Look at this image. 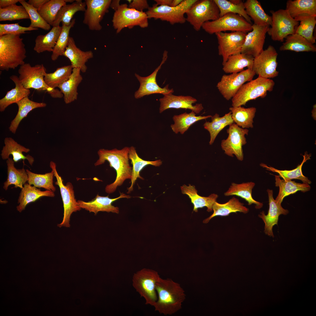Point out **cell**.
<instances>
[{"label":"cell","mask_w":316,"mask_h":316,"mask_svg":"<svg viewBox=\"0 0 316 316\" xmlns=\"http://www.w3.org/2000/svg\"><path fill=\"white\" fill-rule=\"evenodd\" d=\"M129 148L130 147H126L121 150L101 149L97 152L99 159L94 164L95 166L102 165L107 161L110 166L116 172L115 181L105 187V191L108 194L114 192L117 187L121 186L126 180L131 179L132 167L129 163Z\"/></svg>","instance_id":"cell-1"},{"label":"cell","mask_w":316,"mask_h":316,"mask_svg":"<svg viewBox=\"0 0 316 316\" xmlns=\"http://www.w3.org/2000/svg\"><path fill=\"white\" fill-rule=\"evenodd\" d=\"M157 299L155 310L164 315H172L182 308L186 298L185 291L180 284L170 278L161 277L156 284Z\"/></svg>","instance_id":"cell-2"},{"label":"cell","mask_w":316,"mask_h":316,"mask_svg":"<svg viewBox=\"0 0 316 316\" xmlns=\"http://www.w3.org/2000/svg\"><path fill=\"white\" fill-rule=\"evenodd\" d=\"M20 35L0 36V70L15 69L25 62L26 50Z\"/></svg>","instance_id":"cell-3"},{"label":"cell","mask_w":316,"mask_h":316,"mask_svg":"<svg viewBox=\"0 0 316 316\" xmlns=\"http://www.w3.org/2000/svg\"><path fill=\"white\" fill-rule=\"evenodd\" d=\"M46 71V68L42 64L32 66L29 63H25L20 66L18 69V78L26 89L45 91L53 98L63 97V95L60 90L51 88L46 84L44 79Z\"/></svg>","instance_id":"cell-4"},{"label":"cell","mask_w":316,"mask_h":316,"mask_svg":"<svg viewBox=\"0 0 316 316\" xmlns=\"http://www.w3.org/2000/svg\"><path fill=\"white\" fill-rule=\"evenodd\" d=\"M274 85L272 80L258 76L242 86L231 99L232 107L245 105L250 100L265 97L267 91H272Z\"/></svg>","instance_id":"cell-5"},{"label":"cell","mask_w":316,"mask_h":316,"mask_svg":"<svg viewBox=\"0 0 316 316\" xmlns=\"http://www.w3.org/2000/svg\"><path fill=\"white\" fill-rule=\"evenodd\" d=\"M160 277L158 272L144 268L134 273L132 278L133 288L145 299L146 305L154 306L157 299L156 284Z\"/></svg>","instance_id":"cell-6"},{"label":"cell","mask_w":316,"mask_h":316,"mask_svg":"<svg viewBox=\"0 0 316 316\" xmlns=\"http://www.w3.org/2000/svg\"><path fill=\"white\" fill-rule=\"evenodd\" d=\"M186 14V21L197 31L205 22L220 17L219 9L214 0H197Z\"/></svg>","instance_id":"cell-7"},{"label":"cell","mask_w":316,"mask_h":316,"mask_svg":"<svg viewBox=\"0 0 316 316\" xmlns=\"http://www.w3.org/2000/svg\"><path fill=\"white\" fill-rule=\"evenodd\" d=\"M252 24L248 22L241 16L229 13L215 20L205 22L202 28L210 35L227 31L247 33L252 30Z\"/></svg>","instance_id":"cell-8"},{"label":"cell","mask_w":316,"mask_h":316,"mask_svg":"<svg viewBox=\"0 0 316 316\" xmlns=\"http://www.w3.org/2000/svg\"><path fill=\"white\" fill-rule=\"evenodd\" d=\"M197 0H183L178 6H158L155 4L146 12L148 19H160L171 24H183L186 21L185 15Z\"/></svg>","instance_id":"cell-9"},{"label":"cell","mask_w":316,"mask_h":316,"mask_svg":"<svg viewBox=\"0 0 316 316\" xmlns=\"http://www.w3.org/2000/svg\"><path fill=\"white\" fill-rule=\"evenodd\" d=\"M148 18L146 12L140 11L128 7L126 4L120 5L115 11L112 19L113 26L117 33L124 28H133L135 26L147 27Z\"/></svg>","instance_id":"cell-10"},{"label":"cell","mask_w":316,"mask_h":316,"mask_svg":"<svg viewBox=\"0 0 316 316\" xmlns=\"http://www.w3.org/2000/svg\"><path fill=\"white\" fill-rule=\"evenodd\" d=\"M50 167L54 172L56 181L55 184L59 187L63 204V216L62 222L57 225L61 227H70V217L74 212L79 211L81 208L79 206L75 198L73 186L71 182H67L66 185L63 183V180L58 174L56 169V164L53 161L50 163Z\"/></svg>","instance_id":"cell-11"},{"label":"cell","mask_w":316,"mask_h":316,"mask_svg":"<svg viewBox=\"0 0 316 316\" xmlns=\"http://www.w3.org/2000/svg\"><path fill=\"white\" fill-rule=\"evenodd\" d=\"M270 12L272 23L267 33L273 40L283 42L287 36L295 33L299 22L291 17L286 10L280 9Z\"/></svg>","instance_id":"cell-12"},{"label":"cell","mask_w":316,"mask_h":316,"mask_svg":"<svg viewBox=\"0 0 316 316\" xmlns=\"http://www.w3.org/2000/svg\"><path fill=\"white\" fill-rule=\"evenodd\" d=\"M226 131L228 136L226 139L222 140V149L228 156L233 157L235 155L238 160L243 161L244 156L242 147L247 143L245 136L248 135V130L241 128L233 123L229 125Z\"/></svg>","instance_id":"cell-13"},{"label":"cell","mask_w":316,"mask_h":316,"mask_svg":"<svg viewBox=\"0 0 316 316\" xmlns=\"http://www.w3.org/2000/svg\"><path fill=\"white\" fill-rule=\"evenodd\" d=\"M255 74L252 69L248 68L239 73L224 75L217 87L223 97L229 100L246 82L252 80Z\"/></svg>","instance_id":"cell-14"},{"label":"cell","mask_w":316,"mask_h":316,"mask_svg":"<svg viewBox=\"0 0 316 316\" xmlns=\"http://www.w3.org/2000/svg\"><path fill=\"white\" fill-rule=\"evenodd\" d=\"M246 34L240 31L215 34L218 44V54L222 57L223 65L229 56L241 53Z\"/></svg>","instance_id":"cell-15"},{"label":"cell","mask_w":316,"mask_h":316,"mask_svg":"<svg viewBox=\"0 0 316 316\" xmlns=\"http://www.w3.org/2000/svg\"><path fill=\"white\" fill-rule=\"evenodd\" d=\"M278 53L272 45H269L254 58L252 69L255 74L264 78L270 79L277 76Z\"/></svg>","instance_id":"cell-16"},{"label":"cell","mask_w":316,"mask_h":316,"mask_svg":"<svg viewBox=\"0 0 316 316\" xmlns=\"http://www.w3.org/2000/svg\"><path fill=\"white\" fill-rule=\"evenodd\" d=\"M168 52L165 50L163 54L162 59L160 65L153 72L148 76L143 77L135 73V75L140 82V87L135 93L136 99L141 98L145 95L153 94H161L164 95L172 94L174 90L173 88L170 89L169 85H166L163 88L160 87L157 84L156 78L157 73L162 65L166 61L168 58Z\"/></svg>","instance_id":"cell-17"},{"label":"cell","mask_w":316,"mask_h":316,"mask_svg":"<svg viewBox=\"0 0 316 316\" xmlns=\"http://www.w3.org/2000/svg\"><path fill=\"white\" fill-rule=\"evenodd\" d=\"M84 24L91 30L99 31L102 28L100 22L109 11L111 0H85Z\"/></svg>","instance_id":"cell-18"},{"label":"cell","mask_w":316,"mask_h":316,"mask_svg":"<svg viewBox=\"0 0 316 316\" xmlns=\"http://www.w3.org/2000/svg\"><path fill=\"white\" fill-rule=\"evenodd\" d=\"M269 27L252 24V30L246 34L241 53L254 58L258 56L264 50L266 35Z\"/></svg>","instance_id":"cell-19"},{"label":"cell","mask_w":316,"mask_h":316,"mask_svg":"<svg viewBox=\"0 0 316 316\" xmlns=\"http://www.w3.org/2000/svg\"><path fill=\"white\" fill-rule=\"evenodd\" d=\"M160 98L159 112L162 113L165 110L170 108L188 109L193 111L196 114L200 113L203 109L202 104H193L197 101L195 98L191 96H176L172 94L164 95Z\"/></svg>","instance_id":"cell-20"},{"label":"cell","mask_w":316,"mask_h":316,"mask_svg":"<svg viewBox=\"0 0 316 316\" xmlns=\"http://www.w3.org/2000/svg\"><path fill=\"white\" fill-rule=\"evenodd\" d=\"M130 197V195L123 193H121L118 197L114 198H109V195L102 196L97 194L95 197L90 201L86 202L79 200L77 201L79 206L81 208L84 209L90 212H93L95 215L100 211L118 214L119 212V208L113 205L112 203L121 198L128 199Z\"/></svg>","instance_id":"cell-21"},{"label":"cell","mask_w":316,"mask_h":316,"mask_svg":"<svg viewBox=\"0 0 316 316\" xmlns=\"http://www.w3.org/2000/svg\"><path fill=\"white\" fill-rule=\"evenodd\" d=\"M267 192L268 197L269 208L267 215H265L264 212L262 211L258 215V217L261 218L265 223L264 232L268 235L274 237L272 231V228L275 224H278L279 216L281 214L286 215L288 212V211L283 208L274 199L273 196V191L272 190L267 189Z\"/></svg>","instance_id":"cell-22"},{"label":"cell","mask_w":316,"mask_h":316,"mask_svg":"<svg viewBox=\"0 0 316 316\" xmlns=\"http://www.w3.org/2000/svg\"><path fill=\"white\" fill-rule=\"evenodd\" d=\"M63 56L69 59L73 68H79L81 72L85 73L87 69L86 63L89 59L93 58V53L91 50L84 51L81 50L76 45L73 38L70 36Z\"/></svg>","instance_id":"cell-23"},{"label":"cell","mask_w":316,"mask_h":316,"mask_svg":"<svg viewBox=\"0 0 316 316\" xmlns=\"http://www.w3.org/2000/svg\"><path fill=\"white\" fill-rule=\"evenodd\" d=\"M285 9L291 17L299 22L310 17L316 16V0H288Z\"/></svg>","instance_id":"cell-24"},{"label":"cell","mask_w":316,"mask_h":316,"mask_svg":"<svg viewBox=\"0 0 316 316\" xmlns=\"http://www.w3.org/2000/svg\"><path fill=\"white\" fill-rule=\"evenodd\" d=\"M4 146L1 151V155L3 160L7 159L10 155L13 156V159L15 162H17L22 160L23 161L27 159L29 164L32 165L34 158L28 154L25 156L23 153H28L30 150L18 144L11 137H6L4 140Z\"/></svg>","instance_id":"cell-25"},{"label":"cell","mask_w":316,"mask_h":316,"mask_svg":"<svg viewBox=\"0 0 316 316\" xmlns=\"http://www.w3.org/2000/svg\"><path fill=\"white\" fill-rule=\"evenodd\" d=\"M55 196L52 191L47 190L42 191L40 189L26 183L21 189L18 200V203L19 205L16 207L17 209L20 212L25 209L28 204L35 202L41 197H53Z\"/></svg>","instance_id":"cell-26"},{"label":"cell","mask_w":316,"mask_h":316,"mask_svg":"<svg viewBox=\"0 0 316 316\" xmlns=\"http://www.w3.org/2000/svg\"><path fill=\"white\" fill-rule=\"evenodd\" d=\"M182 193L187 195L190 199L193 205L194 211L197 212L198 209L206 207L208 212L212 211V206L218 197L217 194L213 193L208 197H203L197 193L195 186L189 184L188 186L184 185L181 187Z\"/></svg>","instance_id":"cell-27"},{"label":"cell","mask_w":316,"mask_h":316,"mask_svg":"<svg viewBox=\"0 0 316 316\" xmlns=\"http://www.w3.org/2000/svg\"><path fill=\"white\" fill-rule=\"evenodd\" d=\"M128 157L129 159L131 160L133 167L130 179L131 184L130 186L127 188V194L130 193L133 191L134 185L138 178L142 180L144 179L140 175V172L143 168L149 165L159 166L162 164V161L160 159L150 161L142 159L138 155L135 148L133 146L130 147Z\"/></svg>","instance_id":"cell-28"},{"label":"cell","mask_w":316,"mask_h":316,"mask_svg":"<svg viewBox=\"0 0 316 316\" xmlns=\"http://www.w3.org/2000/svg\"><path fill=\"white\" fill-rule=\"evenodd\" d=\"M213 211L212 214L203 221L204 223H207L213 218L217 216H226L232 213L238 212L246 214L249 211L248 208L244 205L239 200L233 197L226 203L220 204L215 202L212 207Z\"/></svg>","instance_id":"cell-29"},{"label":"cell","mask_w":316,"mask_h":316,"mask_svg":"<svg viewBox=\"0 0 316 316\" xmlns=\"http://www.w3.org/2000/svg\"><path fill=\"white\" fill-rule=\"evenodd\" d=\"M81 72L79 68H73L68 79L58 87L63 95L64 101L66 104L77 99L78 87L83 80Z\"/></svg>","instance_id":"cell-30"},{"label":"cell","mask_w":316,"mask_h":316,"mask_svg":"<svg viewBox=\"0 0 316 316\" xmlns=\"http://www.w3.org/2000/svg\"><path fill=\"white\" fill-rule=\"evenodd\" d=\"M10 78L14 82L15 87L7 92L5 96L0 99V111H5L9 105L16 103L24 98L28 97L30 93L29 89L23 86L17 76L13 75Z\"/></svg>","instance_id":"cell-31"},{"label":"cell","mask_w":316,"mask_h":316,"mask_svg":"<svg viewBox=\"0 0 316 316\" xmlns=\"http://www.w3.org/2000/svg\"><path fill=\"white\" fill-rule=\"evenodd\" d=\"M275 186L279 188L278 195L275 200L279 204H281L284 198L286 196L293 194L298 191L306 192L311 188L308 184L298 183L291 180L281 179L279 175H275Z\"/></svg>","instance_id":"cell-32"},{"label":"cell","mask_w":316,"mask_h":316,"mask_svg":"<svg viewBox=\"0 0 316 316\" xmlns=\"http://www.w3.org/2000/svg\"><path fill=\"white\" fill-rule=\"evenodd\" d=\"M246 12L254 22L259 26H271L272 17L267 14L259 1L257 0H247L244 3Z\"/></svg>","instance_id":"cell-33"},{"label":"cell","mask_w":316,"mask_h":316,"mask_svg":"<svg viewBox=\"0 0 316 316\" xmlns=\"http://www.w3.org/2000/svg\"><path fill=\"white\" fill-rule=\"evenodd\" d=\"M86 7L85 1L83 2L81 0H76L71 4H66L59 11L52 26L53 27L60 26L61 23L62 25H69L74 14L78 11L85 12Z\"/></svg>","instance_id":"cell-34"},{"label":"cell","mask_w":316,"mask_h":316,"mask_svg":"<svg viewBox=\"0 0 316 316\" xmlns=\"http://www.w3.org/2000/svg\"><path fill=\"white\" fill-rule=\"evenodd\" d=\"M255 185V183L252 182L240 184L233 183L224 195L226 196L236 195L239 197L246 201L249 205L254 204L256 209H260L262 207L263 203L256 201L252 196V189Z\"/></svg>","instance_id":"cell-35"},{"label":"cell","mask_w":316,"mask_h":316,"mask_svg":"<svg viewBox=\"0 0 316 316\" xmlns=\"http://www.w3.org/2000/svg\"><path fill=\"white\" fill-rule=\"evenodd\" d=\"M18 111L15 118L11 122L9 129L12 133L15 134L21 121L33 109L38 108L46 107L44 102H37L30 100L27 97L17 102Z\"/></svg>","instance_id":"cell-36"},{"label":"cell","mask_w":316,"mask_h":316,"mask_svg":"<svg viewBox=\"0 0 316 316\" xmlns=\"http://www.w3.org/2000/svg\"><path fill=\"white\" fill-rule=\"evenodd\" d=\"M6 162L8 176L6 180L4 183L3 188L6 190L9 186L13 185L14 188L22 189L28 181L26 170L24 168L16 169L14 166L15 162L11 158L7 159Z\"/></svg>","instance_id":"cell-37"},{"label":"cell","mask_w":316,"mask_h":316,"mask_svg":"<svg viewBox=\"0 0 316 316\" xmlns=\"http://www.w3.org/2000/svg\"><path fill=\"white\" fill-rule=\"evenodd\" d=\"M61 30L62 26H53L47 33L37 36L35 40L34 50L38 53L45 51L52 52Z\"/></svg>","instance_id":"cell-38"},{"label":"cell","mask_w":316,"mask_h":316,"mask_svg":"<svg viewBox=\"0 0 316 316\" xmlns=\"http://www.w3.org/2000/svg\"><path fill=\"white\" fill-rule=\"evenodd\" d=\"M254 58L241 53L231 55L223 65V70L226 73H232L240 72L246 67L252 69Z\"/></svg>","instance_id":"cell-39"},{"label":"cell","mask_w":316,"mask_h":316,"mask_svg":"<svg viewBox=\"0 0 316 316\" xmlns=\"http://www.w3.org/2000/svg\"><path fill=\"white\" fill-rule=\"evenodd\" d=\"M285 42L279 47V50L296 52L316 51L315 46L301 36L295 33L287 36Z\"/></svg>","instance_id":"cell-40"},{"label":"cell","mask_w":316,"mask_h":316,"mask_svg":"<svg viewBox=\"0 0 316 316\" xmlns=\"http://www.w3.org/2000/svg\"><path fill=\"white\" fill-rule=\"evenodd\" d=\"M211 118V122L206 121L203 124L204 128L210 134V145L214 143L217 136L222 129L234 123L230 111L222 117H220L218 114L216 113L212 116Z\"/></svg>","instance_id":"cell-41"},{"label":"cell","mask_w":316,"mask_h":316,"mask_svg":"<svg viewBox=\"0 0 316 316\" xmlns=\"http://www.w3.org/2000/svg\"><path fill=\"white\" fill-rule=\"evenodd\" d=\"M212 116L211 115L196 116V114L193 111L189 113L185 112L173 116L174 123L171 125V127L175 133H180L183 134L191 125L196 122L211 118Z\"/></svg>","instance_id":"cell-42"},{"label":"cell","mask_w":316,"mask_h":316,"mask_svg":"<svg viewBox=\"0 0 316 316\" xmlns=\"http://www.w3.org/2000/svg\"><path fill=\"white\" fill-rule=\"evenodd\" d=\"M229 110L234 122L239 127L243 129L253 127V120L256 111L255 107H232L229 108Z\"/></svg>","instance_id":"cell-43"},{"label":"cell","mask_w":316,"mask_h":316,"mask_svg":"<svg viewBox=\"0 0 316 316\" xmlns=\"http://www.w3.org/2000/svg\"><path fill=\"white\" fill-rule=\"evenodd\" d=\"M303 158L301 163L295 169L290 170H281L277 169L273 167L269 166L263 163H261V166L265 168L268 170L276 172L279 174V176L285 180H291L292 179H298L301 180L303 183L310 184L311 181L308 177L305 176L303 174L302 168L304 163L307 160L310 159L311 154H308L305 152L303 155Z\"/></svg>","instance_id":"cell-44"},{"label":"cell","mask_w":316,"mask_h":316,"mask_svg":"<svg viewBox=\"0 0 316 316\" xmlns=\"http://www.w3.org/2000/svg\"><path fill=\"white\" fill-rule=\"evenodd\" d=\"M26 171L28 176V182L29 185L54 192L56 191V188L53 184L54 172L53 170L44 174H36L28 169H26Z\"/></svg>","instance_id":"cell-45"},{"label":"cell","mask_w":316,"mask_h":316,"mask_svg":"<svg viewBox=\"0 0 316 316\" xmlns=\"http://www.w3.org/2000/svg\"><path fill=\"white\" fill-rule=\"evenodd\" d=\"M71 65L58 68L52 73L45 74L44 79L46 84L49 87L55 89L67 80L72 72Z\"/></svg>","instance_id":"cell-46"},{"label":"cell","mask_w":316,"mask_h":316,"mask_svg":"<svg viewBox=\"0 0 316 316\" xmlns=\"http://www.w3.org/2000/svg\"><path fill=\"white\" fill-rule=\"evenodd\" d=\"M214 0L219 9L220 17L227 13L236 14L241 16L248 22L252 24L251 19L246 12L243 1L238 4H235L227 0Z\"/></svg>","instance_id":"cell-47"},{"label":"cell","mask_w":316,"mask_h":316,"mask_svg":"<svg viewBox=\"0 0 316 316\" xmlns=\"http://www.w3.org/2000/svg\"><path fill=\"white\" fill-rule=\"evenodd\" d=\"M66 4L64 0H49L37 11L43 19L52 26L59 11Z\"/></svg>","instance_id":"cell-48"},{"label":"cell","mask_w":316,"mask_h":316,"mask_svg":"<svg viewBox=\"0 0 316 316\" xmlns=\"http://www.w3.org/2000/svg\"><path fill=\"white\" fill-rule=\"evenodd\" d=\"M75 23V19H73L69 25H62L61 34L52 51L51 55L52 60L55 61L59 56H63L68 44L70 31L74 26Z\"/></svg>","instance_id":"cell-49"},{"label":"cell","mask_w":316,"mask_h":316,"mask_svg":"<svg viewBox=\"0 0 316 316\" xmlns=\"http://www.w3.org/2000/svg\"><path fill=\"white\" fill-rule=\"evenodd\" d=\"M30 19L26 10L22 5L14 4L0 8V21H13Z\"/></svg>","instance_id":"cell-50"},{"label":"cell","mask_w":316,"mask_h":316,"mask_svg":"<svg viewBox=\"0 0 316 316\" xmlns=\"http://www.w3.org/2000/svg\"><path fill=\"white\" fill-rule=\"evenodd\" d=\"M316 16H312L300 20L295 32L313 44L316 42V38L313 35L316 24Z\"/></svg>","instance_id":"cell-51"},{"label":"cell","mask_w":316,"mask_h":316,"mask_svg":"<svg viewBox=\"0 0 316 316\" xmlns=\"http://www.w3.org/2000/svg\"><path fill=\"white\" fill-rule=\"evenodd\" d=\"M19 2L23 6L27 12L30 20L29 27L40 28L45 30H49L51 25L48 23L38 12L37 9L29 4L25 0H20Z\"/></svg>","instance_id":"cell-52"},{"label":"cell","mask_w":316,"mask_h":316,"mask_svg":"<svg viewBox=\"0 0 316 316\" xmlns=\"http://www.w3.org/2000/svg\"><path fill=\"white\" fill-rule=\"evenodd\" d=\"M38 28L20 25L19 23L0 24V36L5 35H20L26 31L37 30Z\"/></svg>","instance_id":"cell-53"},{"label":"cell","mask_w":316,"mask_h":316,"mask_svg":"<svg viewBox=\"0 0 316 316\" xmlns=\"http://www.w3.org/2000/svg\"><path fill=\"white\" fill-rule=\"evenodd\" d=\"M128 7L140 11H143L145 9H148L150 7L146 0H133L130 2Z\"/></svg>","instance_id":"cell-54"},{"label":"cell","mask_w":316,"mask_h":316,"mask_svg":"<svg viewBox=\"0 0 316 316\" xmlns=\"http://www.w3.org/2000/svg\"><path fill=\"white\" fill-rule=\"evenodd\" d=\"M49 1V0H29L27 2L37 10Z\"/></svg>","instance_id":"cell-55"},{"label":"cell","mask_w":316,"mask_h":316,"mask_svg":"<svg viewBox=\"0 0 316 316\" xmlns=\"http://www.w3.org/2000/svg\"><path fill=\"white\" fill-rule=\"evenodd\" d=\"M20 0H0V8H6L16 4Z\"/></svg>","instance_id":"cell-56"},{"label":"cell","mask_w":316,"mask_h":316,"mask_svg":"<svg viewBox=\"0 0 316 316\" xmlns=\"http://www.w3.org/2000/svg\"><path fill=\"white\" fill-rule=\"evenodd\" d=\"M154 1L157 5L171 6L172 0H154Z\"/></svg>","instance_id":"cell-57"},{"label":"cell","mask_w":316,"mask_h":316,"mask_svg":"<svg viewBox=\"0 0 316 316\" xmlns=\"http://www.w3.org/2000/svg\"><path fill=\"white\" fill-rule=\"evenodd\" d=\"M119 2L120 0L111 1L110 7L114 10L115 11H116L120 5Z\"/></svg>","instance_id":"cell-58"},{"label":"cell","mask_w":316,"mask_h":316,"mask_svg":"<svg viewBox=\"0 0 316 316\" xmlns=\"http://www.w3.org/2000/svg\"><path fill=\"white\" fill-rule=\"evenodd\" d=\"M183 1V0H172V4L171 6H178Z\"/></svg>","instance_id":"cell-59"},{"label":"cell","mask_w":316,"mask_h":316,"mask_svg":"<svg viewBox=\"0 0 316 316\" xmlns=\"http://www.w3.org/2000/svg\"><path fill=\"white\" fill-rule=\"evenodd\" d=\"M64 1L66 3V2H70L71 3L75 1V0H64Z\"/></svg>","instance_id":"cell-60"}]
</instances>
